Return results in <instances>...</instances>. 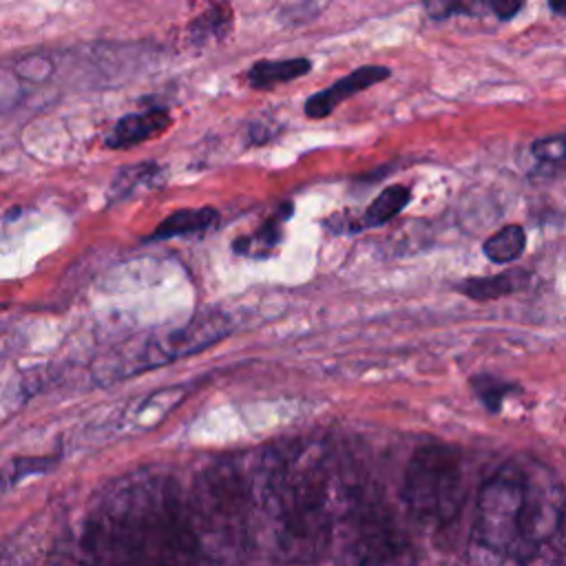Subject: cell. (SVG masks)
<instances>
[{"label": "cell", "mask_w": 566, "mask_h": 566, "mask_svg": "<svg viewBox=\"0 0 566 566\" xmlns=\"http://www.w3.org/2000/svg\"><path fill=\"white\" fill-rule=\"evenodd\" d=\"M528 274L522 270H506L493 276H478V279H467L455 285V290L473 301H495L509 294H515L517 290L524 287Z\"/></svg>", "instance_id": "7c38bea8"}, {"label": "cell", "mask_w": 566, "mask_h": 566, "mask_svg": "<svg viewBox=\"0 0 566 566\" xmlns=\"http://www.w3.org/2000/svg\"><path fill=\"white\" fill-rule=\"evenodd\" d=\"M254 515L290 562L318 559L354 489L345 484L336 455L323 442L292 440L263 449L248 475Z\"/></svg>", "instance_id": "6da1fadb"}, {"label": "cell", "mask_w": 566, "mask_h": 566, "mask_svg": "<svg viewBox=\"0 0 566 566\" xmlns=\"http://www.w3.org/2000/svg\"><path fill=\"white\" fill-rule=\"evenodd\" d=\"M566 497L557 475L542 462L515 458L480 489L473 515V557L528 564L557 535Z\"/></svg>", "instance_id": "3957f363"}, {"label": "cell", "mask_w": 566, "mask_h": 566, "mask_svg": "<svg viewBox=\"0 0 566 566\" xmlns=\"http://www.w3.org/2000/svg\"><path fill=\"white\" fill-rule=\"evenodd\" d=\"M51 566H91L86 557H77V555H60L53 559Z\"/></svg>", "instance_id": "44dd1931"}, {"label": "cell", "mask_w": 566, "mask_h": 566, "mask_svg": "<svg viewBox=\"0 0 566 566\" xmlns=\"http://www.w3.org/2000/svg\"><path fill=\"white\" fill-rule=\"evenodd\" d=\"M347 515L352 520V566H418L411 537L378 504L360 502L354 493Z\"/></svg>", "instance_id": "52a82bcc"}, {"label": "cell", "mask_w": 566, "mask_h": 566, "mask_svg": "<svg viewBox=\"0 0 566 566\" xmlns=\"http://www.w3.org/2000/svg\"><path fill=\"white\" fill-rule=\"evenodd\" d=\"M292 214V206L283 203L270 219H265L254 232L241 237L234 241V250L239 254L252 256V259H263L270 256L274 252V248L279 245L281 237H283V223L290 219Z\"/></svg>", "instance_id": "8fae6325"}, {"label": "cell", "mask_w": 566, "mask_h": 566, "mask_svg": "<svg viewBox=\"0 0 566 566\" xmlns=\"http://www.w3.org/2000/svg\"><path fill=\"white\" fill-rule=\"evenodd\" d=\"M535 159L546 164H562L566 161V135H553L533 142L531 146Z\"/></svg>", "instance_id": "ac0fdd59"}, {"label": "cell", "mask_w": 566, "mask_h": 566, "mask_svg": "<svg viewBox=\"0 0 566 566\" xmlns=\"http://www.w3.org/2000/svg\"><path fill=\"white\" fill-rule=\"evenodd\" d=\"M489 9H491L497 18L506 20V18H511V15L520 9V2H491Z\"/></svg>", "instance_id": "ffe728a7"}, {"label": "cell", "mask_w": 566, "mask_h": 566, "mask_svg": "<svg viewBox=\"0 0 566 566\" xmlns=\"http://www.w3.org/2000/svg\"><path fill=\"white\" fill-rule=\"evenodd\" d=\"M188 506L197 535L217 566L248 555L256 515L248 475L234 462H217L201 471Z\"/></svg>", "instance_id": "277c9868"}, {"label": "cell", "mask_w": 566, "mask_h": 566, "mask_svg": "<svg viewBox=\"0 0 566 566\" xmlns=\"http://www.w3.org/2000/svg\"><path fill=\"white\" fill-rule=\"evenodd\" d=\"M230 22H232V15H230V11L226 7H212V9H208L206 13L197 15L190 22V38L197 44L223 38L228 27H230Z\"/></svg>", "instance_id": "e0dca14e"}, {"label": "cell", "mask_w": 566, "mask_h": 566, "mask_svg": "<svg viewBox=\"0 0 566 566\" xmlns=\"http://www.w3.org/2000/svg\"><path fill=\"white\" fill-rule=\"evenodd\" d=\"M473 387H475V394L480 396V400L484 402V407L491 409V411H497V407L502 405V398L511 391L509 385L497 382V380H493L491 376L475 378V380H473Z\"/></svg>", "instance_id": "d6986e66"}, {"label": "cell", "mask_w": 566, "mask_h": 566, "mask_svg": "<svg viewBox=\"0 0 566 566\" xmlns=\"http://www.w3.org/2000/svg\"><path fill=\"white\" fill-rule=\"evenodd\" d=\"M232 332V321L221 312H203L179 327L126 343L93 365L97 385H111L172 360L203 352Z\"/></svg>", "instance_id": "5b68a950"}, {"label": "cell", "mask_w": 566, "mask_h": 566, "mask_svg": "<svg viewBox=\"0 0 566 566\" xmlns=\"http://www.w3.org/2000/svg\"><path fill=\"white\" fill-rule=\"evenodd\" d=\"M462 453L442 442L422 444L411 455L402 478V504L424 526L451 524L464 504Z\"/></svg>", "instance_id": "8992f818"}, {"label": "cell", "mask_w": 566, "mask_h": 566, "mask_svg": "<svg viewBox=\"0 0 566 566\" xmlns=\"http://www.w3.org/2000/svg\"><path fill=\"white\" fill-rule=\"evenodd\" d=\"M524 245H526L524 228L511 223V226H504L502 230H497L495 234H491L484 241L482 250L489 261L504 265V263H513L515 259H520L524 252Z\"/></svg>", "instance_id": "2e32d148"}, {"label": "cell", "mask_w": 566, "mask_h": 566, "mask_svg": "<svg viewBox=\"0 0 566 566\" xmlns=\"http://www.w3.org/2000/svg\"><path fill=\"white\" fill-rule=\"evenodd\" d=\"M91 566H217L190 515L188 497L166 475L126 478L86 520Z\"/></svg>", "instance_id": "7a4b0ae2"}, {"label": "cell", "mask_w": 566, "mask_h": 566, "mask_svg": "<svg viewBox=\"0 0 566 566\" xmlns=\"http://www.w3.org/2000/svg\"><path fill=\"white\" fill-rule=\"evenodd\" d=\"M411 195H409V188L405 186H389L385 188L369 206L367 210L363 212L360 217V228H378L387 221H391L398 212L405 210V206L409 203Z\"/></svg>", "instance_id": "9a60e30c"}, {"label": "cell", "mask_w": 566, "mask_h": 566, "mask_svg": "<svg viewBox=\"0 0 566 566\" xmlns=\"http://www.w3.org/2000/svg\"><path fill=\"white\" fill-rule=\"evenodd\" d=\"M168 126H170V115L166 108L155 106L139 113H128L111 126V130L104 137V144L106 148H113V150L130 148L150 137L161 135Z\"/></svg>", "instance_id": "9c48e42d"}, {"label": "cell", "mask_w": 566, "mask_h": 566, "mask_svg": "<svg viewBox=\"0 0 566 566\" xmlns=\"http://www.w3.org/2000/svg\"><path fill=\"white\" fill-rule=\"evenodd\" d=\"M553 9H555V11H562V13H564V11H566V4H553Z\"/></svg>", "instance_id": "7402d4cb"}, {"label": "cell", "mask_w": 566, "mask_h": 566, "mask_svg": "<svg viewBox=\"0 0 566 566\" xmlns=\"http://www.w3.org/2000/svg\"><path fill=\"white\" fill-rule=\"evenodd\" d=\"M164 181V168L157 161H144L135 166L119 168L115 179L111 181L108 197L111 199H128L135 192L150 190Z\"/></svg>", "instance_id": "5bb4252c"}, {"label": "cell", "mask_w": 566, "mask_h": 566, "mask_svg": "<svg viewBox=\"0 0 566 566\" xmlns=\"http://www.w3.org/2000/svg\"><path fill=\"white\" fill-rule=\"evenodd\" d=\"M217 223L214 208H181L164 217L157 228L148 234L146 241H166L175 237H190L201 234Z\"/></svg>", "instance_id": "30bf717a"}, {"label": "cell", "mask_w": 566, "mask_h": 566, "mask_svg": "<svg viewBox=\"0 0 566 566\" xmlns=\"http://www.w3.org/2000/svg\"><path fill=\"white\" fill-rule=\"evenodd\" d=\"M389 77V69L387 66H376V64H367V66H358L354 69L349 75L336 80L334 84H329L327 88L314 93L307 97L305 102V115L312 119H321L327 117L329 113H334V108L343 102L354 97L356 93L382 82Z\"/></svg>", "instance_id": "ba28073f"}, {"label": "cell", "mask_w": 566, "mask_h": 566, "mask_svg": "<svg viewBox=\"0 0 566 566\" xmlns=\"http://www.w3.org/2000/svg\"><path fill=\"white\" fill-rule=\"evenodd\" d=\"M312 62L307 57H285V60H261L254 62L248 71V84L252 88H270L285 84L290 80L303 77L310 73Z\"/></svg>", "instance_id": "4fadbf2b"}]
</instances>
